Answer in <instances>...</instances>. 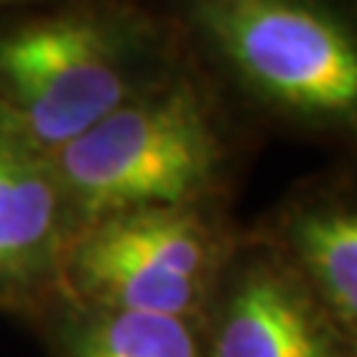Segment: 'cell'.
Instances as JSON below:
<instances>
[{
    "mask_svg": "<svg viewBox=\"0 0 357 357\" xmlns=\"http://www.w3.org/2000/svg\"><path fill=\"white\" fill-rule=\"evenodd\" d=\"M199 323L209 357H357L291 265L249 225Z\"/></svg>",
    "mask_w": 357,
    "mask_h": 357,
    "instance_id": "5b68a950",
    "label": "cell"
},
{
    "mask_svg": "<svg viewBox=\"0 0 357 357\" xmlns=\"http://www.w3.org/2000/svg\"><path fill=\"white\" fill-rule=\"evenodd\" d=\"M183 59L162 0H59L0 16V138L51 159Z\"/></svg>",
    "mask_w": 357,
    "mask_h": 357,
    "instance_id": "3957f363",
    "label": "cell"
},
{
    "mask_svg": "<svg viewBox=\"0 0 357 357\" xmlns=\"http://www.w3.org/2000/svg\"><path fill=\"white\" fill-rule=\"evenodd\" d=\"M249 230L291 265L357 355V165L299 178Z\"/></svg>",
    "mask_w": 357,
    "mask_h": 357,
    "instance_id": "8992f818",
    "label": "cell"
},
{
    "mask_svg": "<svg viewBox=\"0 0 357 357\" xmlns=\"http://www.w3.org/2000/svg\"><path fill=\"white\" fill-rule=\"evenodd\" d=\"M259 138L185 51L45 162L79 230L135 209L233 206Z\"/></svg>",
    "mask_w": 357,
    "mask_h": 357,
    "instance_id": "7a4b0ae2",
    "label": "cell"
},
{
    "mask_svg": "<svg viewBox=\"0 0 357 357\" xmlns=\"http://www.w3.org/2000/svg\"><path fill=\"white\" fill-rule=\"evenodd\" d=\"M40 312L59 357H209L196 318L85 305L64 294Z\"/></svg>",
    "mask_w": 357,
    "mask_h": 357,
    "instance_id": "ba28073f",
    "label": "cell"
},
{
    "mask_svg": "<svg viewBox=\"0 0 357 357\" xmlns=\"http://www.w3.org/2000/svg\"><path fill=\"white\" fill-rule=\"evenodd\" d=\"M183 45L259 135L357 165V0H162Z\"/></svg>",
    "mask_w": 357,
    "mask_h": 357,
    "instance_id": "6da1fadb",
    "label": "cell"
},
{
    "mask_svg": "<svg viewBox=\"0 0 357 357\" xmlns=\"http://www.w3.org/2000/svg\"><path fill=\"white\" fill-rule=\"evenodd\" d=\"M51 3H59V0H0V16L29 11V8H40V6H51Z\"/></svg>",
    "mask_w": 357,
    "mask_h": 357,
    "instance_id": "9c48e42d",
    "label": "cell"
},
{
    "mask_svg": "<svg viewBox=\"0 0 357 357\" xmlns=\"http://www.w3.org/2000/svg\"><path fill=\"white\" fill-rule=\"evenodd\" d=\"M75 236L48 162L0 138V307L40 312L48 305Z\"/></svg>",
    "mask_w": 357,
    "mask_h": 357,
    "instance_id": "52a82bcc",
    "label": "cell"
},
{
    "mask_svg": "<svg viewBox=\"0 0 357 357\" xmlns=\"http://www.w3.org/2000/svg\"><path fill=\"white\" fill-rule=\"evenodd\" d=\"M241 236L230 206L103 217L72 238L59 294L85 305L199 320Z\"/></svg>",
    "mask_w": 357,
    "mask_h": 357,
    "instance_id": "277c9868",
    "label": "cell"
}]
</instances>
